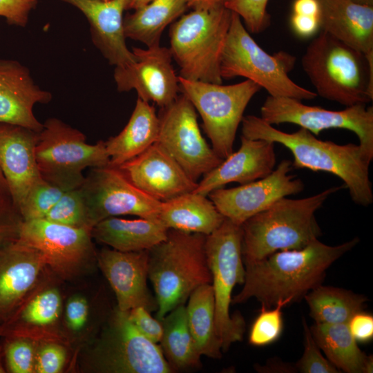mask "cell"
Segmentation results:
<instances>
[{"label":"cell","mask_w":373,"mask_h":373,"mask_svg":"<svg viewBox=\"0 0 373 373\" xmlns=\"http://www.w3.org/2000/svg\"><path fill=\"white\" fill-rule=\"evenodd\" d=\"M37 0H0V17L10 25L25 27Z\"/></svg>","instance_id":"cell-43"},{"label":"cell","mask_w":373,"mask_h":373,"mask_svg":"<svg viewBox=\"0 0 373 373\" xmlns=\"http://www.w3.org/2000/svg\"><path fill=\"white\" fill-rule=\"evenodd\" d=\"M65 361L64 349L58 345L49 344L39 352L35 370L38 373H58L62 370Z\"/></svg>","instance_id":"cell-44"},{"label":"cell","mask_w":373,"mask_h":373,"mask_svg":"<svg viewBox=\"0 0 373 373\" xmlns=\"http://www.w3.org/2000/svg\"><path fill=\"white\" fill-rule=\"evenodd\" d=\"M61 305L59 291L56 289H49L37 295L21 309L19 314H12L3 323L21 321L35 325H48L59 317Z\"/></svg>","instance_id":"cell-35"},{"label":"cell","mask_w":373,"mask_h":373,"mask_svg":"<svg viewBox=\"0 0 373 373\" xmlns=\"http://www.w3.org/2000/svg\"><path fill=\"white\" fill-rule=\"evenodd\" d=\"M135 61L116 66L114 79L119 92L136 90L138 98L152 102L161 108L179 95V76L172 65L169 48L160 46L142 49L133 48Z\"/></svg>","instance_id":"cell-17"},{"label":"cell","mask_w":373,"mask_h":373,"mask_svg":"<svg viewBox=\"0 0 373 373\" xmlns=\"http://www.w3.org/2000/svg\"><path fill=\"white\" fill-rule=\"evenodd\" d=\"M46 265L35 249L17 240L0 249V323L17 310Z\"/></svg>","instance_id":"cell-24"},{"label":"cell","mask_w":373,"mask_h":373,"mask_svg":"<svg viewBox=\"0 0 373 373\" xmlns=\"http://www.w3.org/2000/svg\"><path fill=\"white\" fill-rule=\"evenodd\" d=\"M206 236L169 229L166 239L149 250L148 278L155 294L158 320L185 304L197 287L211 283Z\"/></svg>","instance_id":"cell-5"},{"label":"cell","mask_w":373,"mask_h":373,"mask_svg":"<svg viewBox=\"0 0 373 373\" xmlns=\"http://www.w3.org/2000/svg\"><path fill=\"white\" fill-rule=\"evenodd\" d=\"M296 59L285 51L267 53L251 37L240 16L232 12L220 61L222 79L243 77L273 97L313 99L317 96L316 93L301 87L289 77Z\"/></svg>","instance_id":"cell-7"},{"label":"cell","mask_w":373,"mask_h":373,"mask_svg":"<svg viewBox=\"0 0 373 373\" xmlns=\"http://www.w3.org/2000/svg\"><path fill=\"white\" fill-rule=\"evenodd\" d=\"M89 307L87 300L82 296H74L66 306V318L68 327L73 331L82 329L88 317Z\"/></svg>","instance_id":"cell-45"},{"label":"cell","mask_w":373,"mask_h":373,"mask_svg":"<svg viewBox=\"0 0 373 373\" xmlns=\"http://www.w3.org/2000/svg\"><path fill=\"white\" fill-rule=\"evenodd\" d=\"M168 230L158 219L110 217L95 224L91 236L117 251H140L149 250L164 240Z\"/></svg>","instance_id":"cell-27"},{"label":"cell","mask_w":373,"mask_h":373,"mask_svg":"<svg viewBox=\"0 0 373 373\" xmlns=\"http://www.w3.org/2000/svg\"><path fill=\"white\" fill-rule=\"evenodd\" d=\"M73 227L92 229L87 204L80 187L66 191L44 218Z\"/></svg>","instance_id":"cell-34"},{"label":"cell","mask_w":373,"mask_h":373,"mask_svg":"<svg viewBox=\"0 0 373 373\" xmlns=\"http://www.w3.org/2000/svg\"><path fill=\"white\" fill-rule=\"evenodd\" d=\"M160 321L163 331L159 343L173 370L201 366V355L189 327L185 304L178 305Z\"/></svg>","instance_id":"cell-32"},{"label":"cell","mask_w":373,"mask_h":373,"mask_svg":"<svg viewBox=\"0 0 373 373\" xmlns=\"http://www.w3.org/2000/svg\"><path fill=\"white\" fill-rule=\"evenodd\" d=\"M17 215L20 214L13 204L11 196L8 195L0 197V249L17 238L22 219L16 220Z\"/></svg>","instance_id":"cell-41"},{"label":"cell","mask_w":373,"mask_h":373,"mask_svg":"<svg viewBox=\"0 0 373 373\" xmlns=\"http://www.w3.org/2000/svg\"><path fill=\"white\" fill-rule=\"evenodd\" d=\"M43 124L37 135L35 157L45 180L68 191L83 184L85 169L110 164L105 142L89 144L81 131L59 119H48Z\"/></svg>","instance_id":"cell-9"},{"label":"cell","mask_w":373,"mask_h":373,"mask_svg":"<svg viewBox=\"0 0 373 373\" xmlns=\"http://www.w3.org/2000/svg\"><path fill=\"white\" fill-rule=\"evenodd\" d=\"M231 15L225 6L193 10L173 23L169 48L180 67L179 77L191 81L222 83L220 61Z\"/></svg>","instance_id":"cell-6"},{"label":"cell","mask_w":373,"mask_h":373,"mask_svg":"<svg viewBox=\"0 0 373 373\" xmlns=\"http://www.w3.org/2000/svg\"><path fill=\"white\" fill-rule=\"evenodd\" d=\"M117 167L134 186L160 202L194 191L198 186L157 142Z\"/></svg>","instance_id":"cell-18"},{"label":"cell","mask_w":373,"mask_h":373,"mask_svg":"<svg viewBox=\"0 0 373 373\" xmlns=\"http://www.w3.org/2000/svg\"><path fill=\"white\" fill-rule=\"evenodd\" d=\"M0 326H1V323H0Z\"/></svg>","instance_id":"cell-55"},{"label":"cell","mask_w":373,"mask_h":373,"mask_svg":"<svg viewBox=\"0 0 373 373\" xmlns=\"http://www.w3.org/2000/svg\"><path fill=\"white\" fill-rule=\"evenodd\" d=\"M180 91L200 114L213 149L222 159L233 151L238 128L252 97L262 88L254 82L222 85L179 77Z\"/></svg>","instance_id":"cell-10"},{"label":"cell","mask_w":373,"mask_h":373,"mask_svg":"<svg viewBox=\"0 0 373 373\" xmlns=\"http://www.w3.org/2000/svg\"><path fill=\"white\" fill-rule=\"evenodd\" d=\"M242 238L241 226L227 218L206 236L205 252L211 274L216 324L222 352L240 341L245 330L242 315L231 316L229 312L233 289L236 285H243L245 279Z\"/></svg>","instance_id":"cell-8"},{"label":"cell","mask_w":373,"mask_h":373,"mask_svg":"<svg viewBox=\"0 0 373 373\" xmlns=\"http://www.w3.org/2000/svg\"><path fill=\"white\" fill-rule=\"evenodd\" d=\"M187 8V0H153L124 17L125 37L142 42L147 48L160 46L164 28Z\"/></svg>","instance_id":"cell-30"},{"label":"cell","mask_w":373,"mask_h":373,"mask_svg":"<svg viewBox=\"0 0 373 373\" xmlns=\"http://www.w3.org/2000/svg\"><path fill=\"white\" fill-rule=\"evenodd\" d=\"M316 95L345 106L373 99V55L365 56L321 30L301 59Z\"/></svg>","instance_id":"cell-4"},{"label":"cell","mask_w":373,"mask_h":373,"mask_svg":"<svg viewBox=\"0 0 373 373\" xmlns=\"http://www.w3.org/2000/svg\"><path fill=\"white\" fill-rule=\"evenodd\" d=\"M160 121L155 108L137 97L131 116L117 135L105 142L110 164L119 166L134 158L157 140Z\"/></svg>","instance_id":"cell-28"},{"label":"cell","mask_w":373,"mask_h":373,"mask_svg":"<svg viewBox=\"0 0 373 373\" xmlns=\"http://www.w3.org/2000/svg\"><path fill=\"white\" fill-rule=\"evenodd\" d=\"M260 117L269 124L291 123L317 136L324 130L343 128L356 134L359 146L373 159V108L366 104L331 111L307 106L300 100L269 95L260 108Z\"/></svg>","instance_id":"cell-12"},{"label":"cell","mask_w":373,"mask_h":373,"mask_svg":"<svg viewBox=\"0 0 373 373\" xmlns=\"http://www.w3.org/2000/svg\"><path fill=\"white\" fill-rule=\"evenodd\" d=\"M95 369L108 373H172L160 346L144 335L130 319L128 311L113 312L94 350Z\"/></svg>","instance_id":"cell-11"},{"label":"cell","mask_w":373,"mask_h":373,"mask_svg":"<svg viewBox=\"0 0 373 373\" xmlns=\"http://www.w3.org/2000/svg\"><path fill=\"white\" fill-rule=\"evenodd\" d=\"M158 143L193 181L198 180L223 160L202 136L196 111L183 94L162 108Z\"/></svg>","instance_id":"cell-13"},{"label":"cell","mask_w":373,"mask_h":373,"mask_svg":"<svg viewBox=\"0 0 373 373\" xmlns=\"http://www.w3.org/2000/svg\"><path fill=\"white\" fill-rule=\"evenodd\" d=\"M185 305L189 327L199 354L211 358H220L222 344L216 329L211 285L197 287L189 296Z\"/></svg>","instance_id":"cell-31"},{"label":"cell","mask_w":373,"mask_h":373,"mask_svg":"<svg viewBox=\"0 0 373 373\" xmlns=\"http://www.w3.org/2000/svg\"><path fill=\"white\" fill-rule=\"evenodd\" d=\"M239 149L231 153L198 182L194 192L208 195L227 184H245L270 174L276 163L274 143L240 137Z\"/></svg>","instance_id":"cell-22"},{"label":"cell","mask_w":373,"mask_h":373,"mask_svg":"<svg viewBox=\"0 0 373 373\" xmlns=\"http://www.w3.org/2000/svg\"><path fill=\"white\" fill-rule=\"evenodd\" d=\"M230 0H187L193 10H208L224 6Z\"/></svg>","instance_id":"cell-49"},{"label":"cell","mask_w":373,"mask_h":373,"mask_svg":"<svg viewBox=\"0 0 373 373\" xmlns=\"http://www.w3.org/2000/svg\"><path fill=\"white\" fill-rule=\"evenodd\" d=\"M153 0H128L126 10H136L140 8Z\"/></svg>","instance_id":"cell-50"},{"label":"cell","mask_w":373,"mask_h":373,"mask_svg":"<svg viewBox=\"0 0 373 373\" xmlns=\"http://www.w3.org/2000/svg\"><path fill=\"white\" fill-rule=\"evenodd\" d=\"M347 1L352 3L358 4V5L373 7V0H347Z\"/></svg>","instance_id":"cell-52"},{"label":"cell","mask_w":373,"mask_h":373,"mask_svg":"<svg viewBox=\"0 0 373 373\" xmlns=\"http://www.w3.org/2000/svg\"><path fill=\"white\" fill-rule=\"evenodd\" d=\"M309 315L316 323H347L356 313L363 311L367 298L351 291L321 285L305 296Z\"/></svg>","instance_id":"cell-33"},{"label":"cell","mask_w":373,"mask_h":373,"mask_svg":"<svg viewBox=\"0 0 373 373\" xmlns=\"http://www.w3.org/2000/svg\"><path fill=\"white\" fill-rule=\"evenodd\" d=\"M322 30L363 52L373 55V7L347 0H317Z\"/></svg>","instance_id":"cell-25"},{"label":"cell","mask_w":373,"mask_h":373,"mask_svg":"<svg viewBox=\"0 0 373 373\" xmlns=\"http://www.w3.org/2000/svg\"><path fill=\"white\" fill-rule=\"evenodd\" d=\"M291 303H292V300L287 298L279 300L272 307L261 306L260 312L250 328L249 344L262 347L268 345L278 340L283 328L282 309Z\"/></svg>","instance_id":"cell-36"},{"label":"cell","mask_w":373,"mask_h":373,"mask_svg":"<svg viewBox=\"0 0 373 373\" xmlns=\"http://www.w3.org/2000/svg\"><path fill=\"white\" fill-rule=\"evenodd\" d=\"M157 219L169 229L208 236L225 218L208 196L191 191L162 202Z\"/></svg>","instance_id":"cell-26"},{"label":"cell","mask_w":373,"mask_h":373,"mask_svg":"<svg viewBox=\"0 0 373 373\" xmlns=\"http://www.w3.org/2000/svg\"><path fill=\"white\" fill-rule=\"evenodd\" d=\"M309 329L320 349L336 368L347 373L372 372V355L360 350L347 323H315Z\"/></svg>","instance_id":"cell-29"},{"label":"cell","mask_w":373,"mask_h":373,"mask_svg":"<svg viewBox=\"0 0 373 373\" xmlns=\"http://www.w3.org/2000/svg\"><path fill=\"white\" fill-rule=\"evenodd\" d=\"M79 9L87 18L91 37L111 65L123 66L135 61L126 44L123 13L128 0H61Z\"/></svg>","instance_id":"cell-23"},{"label":"cell","mask_w":373,"mask_h":373,"mask_svg":"<svg viewBox=\"0 0 373 373\" xmlns=\"http://www.w3.org/2000/svg\"><path fill=\"white\" fill-rule=\"evenodd\" d=\"M358 242V238H354L329 246L315 239L303 248L276 251L246 263L243 287L232 297L231 304H240L251 298L265 307H272L287 298L298 301L321 285L326 270Z\"/></svg>","instance_id":"cell-1"},{"label":"cell","mask_w":373,"mask_h":373,"mask_svg":"<svg viewBox=\"0 0 373 373\" xmlns=\"http://www.w3.org/2000/svg\"><path fill=\"white\" fill-rule=\"evenodd\" d=\"M343 186L329 187L300 199L283 198L242 225L244 264L279 251L303 248L322 234L315 217L326 200Z\"/></svg>","instance_id":"cell-3"},{"label":"cell","mask_w":373,"mask_h":373,"mask_svg":"<svg viewBox=\"0 0 373 373\" xmlns=\"http://www.w3.org/2000/svg\"><path fill=\"white\" fill-rule=\"evenodd\" d=\"M51 99V93L34 83L26 67L15 60L0 59V123L39 133L44 124L34 115L33 107Z\"/></svg>","instance_id":"cell-21"},{"label":"cell","mask_w":373,"mask_h":373,"mask_svg":"<svg viewBox=\"0 0 373 373\" xmlns=\"http://www.w3.org/2000/svg\"><path fill=\"white\" fill-rule=\"evenodd\" d=\"M2 354H3V352L1 349V350H0V373L6 372V369L2 363Z\"/></svg>","instance_id":"cell-53"},{"label":"cell","mask_w":373,"mask_h":373,"mask_svg":"<svg viewBox=\"0 0 373 373\" xmlns=\"http://www.w3.org/2000/svg\"><path fill=\"white\" fill-rule=\"evenodd\" d=\"M347 325L356 341L366 343L373 338V316L371 314L359 312L350 319Z\"/></svg>","instance_id":"cell-46"},{"label":"cell","mask_w":373,"mask_h":373,"mask_svg":"<svg viewBox=\"0 0 373 373\" xmlns=\"http://www.w3.org/2000/svg\"><path fill=\"white\" fill-rule=\"evenodd\" d=\"M147 309L138 306L128 311L130 319L138 331L151 341L158 344L162 335L161 321L153 318Z\"/></svg>","instance_id":"cell-42"},{"label":"cell","mask_w":373,"mask_h":373,"mask_svg":"<svg viewBox=\"0 0 373 373\" xmlns=\"http://www.w3.org/2000/svg\"><path fill=\"white\" fill-rule=\"evenodd\" d=\"M104 1H109V0H104Z\"/></svg>","instance_id":"cell-54"},{"label":"cell","mask_w":373,"mask_h":373,"mask_svg":"<svg viewBox=\"0 0 373 373\" xmlns=\"http://www.w3.org/2000/svg\"><path fill=\"white\" fill-rule=\"evenodd\" d=\"M8 195H10L8 184L3 173L0 169V197Z\"/></svg>","instance_id":"cell-51"},{"label":"cell","mask_w":373,"mask_h":373,"mask_svg":"<svg viewBox=\"0 0 373 373\" xmlns=\"http://www.w3.org/2000/svg\"><path fill=\"white\" fill-rule=\"evenodd\" d=\"M91 229L73 227L45 219L21 220L16 240L37 250L46 265L71 276L93 254Z\"/></svg>","instance_id":"cell-15"},{"label":"cell","mask_w":373,"mask_h":373,"mask_svg":"<svg viewBox=\"0 0 373 373\" xmlns=\"http://www.w3.org/2000/svg\"><path fill=\"white\" fill-rule=\"evenodd\" d=\"M268 1L230 0L224 6L242 19L249 32L257 34L270 25L271 17L267 11Z\"/></svg>","instance_id":"cell-38"},{"label":"cell","mask_w":373,"mask_h":373,"mask_svg":"<svg viewBox=\"0 0 373 373\" xmlns=\"http://www.w3.org/2000/svg\"><path fill=\"white\" fill-rule=\"evenodd\" d=\"M292 169L291 161L283 160L262 178L233 188H219L207 196L225 218L241 226L278 200L303 190V182L290 173Z\"/></svg>","instance_id":"cell-16"},{"label":"cell","mask_w":373,"mask_h":373,"mask_svg":"<svg viewBox=\"0 0 373 373\" xmlns=\"http://www.w3.org/2000/svg\"><path fill=\"white\" fill-rule=\"evenodd\" d=\"M2 349L7 370L12 373H32L35 370L34 349L27 340L7 335Z\"/></svg>","instance_id":"cell-39"},{"label":"cell","mask_w":373,"mask_h":373,"mask_svg":"<svg viewBox=\"0 0 373 373\" xmlns=\"http://www.w3.org/2000/svg\"><path fill=\"white\" fill-rule=\"evenodd\" d=\"M37 135L26 128L0 123V169L19 213L31 190L43 179L35 157Z\"/></svg>","instance_id":"cell-20"},{"label":"cell","mask_w":373,"mask_h":373,"mask_svg":"<svg viewBox=\"0 0 373 373\" xmlns=\"http://www.w3.org/2000/svg\"><path fill=\"white\" fill-rule=\"evenodd\" d=\"M293 13L319 18V3L317 0H294Z\"/></svg>","instance_id":"cell-48"},{"label":"cell","mask_w":373,"mask_h":373,"mask_svg":"<svg viewBox=\"0 0 373 373\" xmlns=\"http://www.w3.org/2000/svg\"><path fill=\"white\" fill-rule=\"evenodd\" d=\"M241 124L245 137L278 143L289 149L294 158L293 169L332 173L344 182L355 204L367 207L373 202L369 171L372 160L359 144L323 141L301 127L296 132L285 133L252 115L244 116Z\"/></svg>","instance_id":"cell-2"},{"label":"cell","mask_w":373,"mask_h":373,"mask_svg":"<svg viewBox=\"0 0 373 373\" xmlns=\"http://www.w3.org/2000/svg\"><path fill=\"white\" fill-rule=\"evenodd\" d=\"M97 262L115 292L119 310L138 306L157 310L156 299L147 286L149 250L126 252L105 248L97 255Z\"/></svg>","instance_id":"cell-19"},{"label":"cell","mask_w":373,"mask_h":373,"mask_svg":"<svg viewBox=\"0 0 373 373\" xmlns=\"http://www.w3.org/2000/svg\"><path fill=\"white\" fill-rule=\"evenodd\" d=\"M92 227L122 215L157 219L161 202L134 186L117 166L91 168L81 186Z\"/></svg>","instance_id":"cell-14"},{"label":"cell","mask_w":373,"mask_h":373,"mask_svg":"<svg viewBox=\"0 0 373 373\" xmlns=\"http://www.w3.org/2000/svg\"><path fill=\"white\" fill-rule=\"evenodd\" d=\"M304 352L296 363V368L303 373H338V370L323 356L316 343L305 319L303 320Z\"/></svg>","instance_id":"cell-40"},{"label":"cell","mask_w":373,"mask_h":373,"mask_svg":"<svg viewBox=\"0 0 373 373\" xmlns=\"http://www.w3.org/2000/svg\"><path fill=\"white\" fill-rule=\"evenodd\" d=\"M291 24L294 31L300 37L314 35L320 28L319 18L293 13Z\"/></svg>","instance_id":"cell-47"},{"label":"cell","mask_w":373,"mask_h":373,"mask_svg":"<svg viewBox=\"0 0 373 373\" xmlns=\"http://www.w3.org/2000/svg\"><path fill=\"white\" fill-rule=\"evenodd\" d=\"M66 191L65 189L42 179L31 190L19 211L22 220L44 219Z\"/></svg>","instance_id":"cell-37"}]
</instances>
